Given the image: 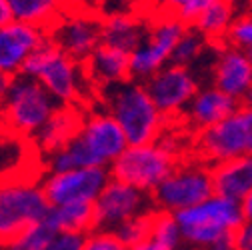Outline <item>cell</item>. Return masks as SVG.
<instances>
[{"mask_svg": "<svg viewBox=\"0 0 252 250\" xmlns=\"http://www.w3.org/2000/svg\"><path fill=\"white\" fill-rule=\"evenodd\" d=\"M98 108L118 122L130 146L154 144L166 128V116L156 108L140 82L130 80L100 90Z\"/></svg>", "mask_w": 252, "mask_h": 250, "instance_id": "1", "label": "cell"}, {"mask_svg": "<svg viewBox=\"0 0 252 250\" xmlns=\"http://www.w3.org/2000/svg\"><path fill=\"white\" fill-rule=\"evenodd\" d=\"M22 74L40 82L58 104L98 106V92L88 82L82 62L64 54L50 38L32 54Z\"/></svg>", "mask_w": 252, "mask_h": 250, "instance_id": "2", "label": "cell"}, {"mask_svg": "<svg viewBox=\"0 0 252 250\" xmlns=\"http://www.w3.org/2000/svg\"><path fill=\"white\" fill-rule=\"evenodd\" d=\"M174 218L182 240L194 250L208 248L220 238L236 232L244 222L240 202L216 194L192 208L174 212Z\"/></svg>", "mask_w": 252, "mask_h": 250, "instance_id": "3", "label": "cell"}, {"mask_svg": "<svg viewBox=\"0 0 252 250\" xmlns=\"http://www.w3.org/2000/svg\"><path fill=\"white\" fill-rule=\"evenodd\" d=\"M58 106L40 82L20 74L10 80L6 100L0 108V124L14 134L32 140Z\"/></svg>", "mask_w": 252, "mask_h": 250, "instance_id": "4", "label": "cell"}, {"mask_svg": "<svg viewBox=\"0 0 252 250\" xmlns=\"http://www.w3.org/2000/svg\"><path fill=\"white\" fill-rule=\"evenodd\" d=\"M242 154H252V106H240L222 122L192 136L194 162L212 166Z\"/></svg>", "mask_w": 252, "mask_h": 250, "instance_id": "5", "label": "cell"}, {"mask_svg": "<svg viewBox=\"0 0 252 250\" xmlns=\"http://www.w3.org/2000/svg\"><path fill=\"white\" fill-rule=\"evenodd\" d=\"M50 202L40 180H14L0 184V242L8 244L24 230L42 222Z\"/></svg>", "mask_w": 252, "mask_h": 250, "instance_id": "6", "label": "cell"}, {"mask_svg": "<svg viewBox=\"0 0 252 250\" xmlns=\"http://www.w3.org/2000/svg\"><path fill=\"white\" fill-rule=\"evenodd\" d=\"M180 160L162 144H144L126 148L110 164V178L138 190L152 192L166 176H170Z\"/></svg>", "mask_w": 252, "mask_h": 250, "instance_id": "7", "label": "cell"}, {"mask_svg": "<svg viewBox=\"0 0 252 250\" xmlns=\"http://www.w3.org/2000/svg\"><path fill=\"white\" fill-rule=\"evenodd\" d=\"M150 196L156 208H162L172 214L192 208L214 196L210 168L194 160L182 162L170 176H166L156 186Z\"/></svg>", "mask_w": 252, "mask_h": 250, "instance_id": "8", "label": "cell"}, {"mask_svg": "<svg viewBox=\"0 0 252 250\" xmlns=\"http://www.w3.org/2000/svg\"><path fill=\"white\" fill-rule=\"evenodd\" d=\"M110 182L106 168H74L64 172H44L40 184L50 206L96 202Z\"/></svg>", "mask_w": 252, "mask_h": 250, "instance_id": "9", "label": "cell"}, {"mask_svg": "<svg viewBox=\"0 0 252 250\" xmlns=\"http://www.w3.org/2000/svg\"><path fill=\"white\" fill-rule=\"evenodd\" d=\"M48 38L76 62H84L102 44V18L88 8H74L50 30Z\"/></svg>", "mask_w": 252, "mask_h": 250, "instance_id": "10", "label": "cell"}, {"mask_svg": "<svg viewBox=\"0 0 252 250\" xmlns=\"http://www.w3.org/2000/svg\"><path fill=\"white\" fill-rule=\"evenodd\" d=\"M148 34L144 42L132 52V78L146 80L158 72L172 58V52L186 32V26L172 18H154L148 20Z\"/></svg>", "mask_w": 252, "mask_h": 250, "instance_id": "11", "label": "cell"}, {"mask_svg": "<svg viewBox=\"0 0 252 250\" xmlns=\"http://www.w3.org/2000/svg\"><path fill=\"white\" fill-rule=\"evenodd\" d=\"M142 86L146 88L148 96L166 118L178 116L196 94L198 80L192 70L176 64H166L158 72L148 76Z\"/></svg>", "mask_w": 252, "mask_h": 250, "instance_id": "12", "label": "cell"}, {"mask_svg": "<svg viewBox=\"0 0 252 250\" xmlns=\"http://www.w3.org/2000/svg\"><path fill=\"white\" fill-rule=\"evenodd\" d=\"M154 208L150 192L138 190L134 186L122 184L110 178L104 190L94 202V214H96V230L112 232L120 224L130 218Z\"/></svg>", "mask_w": 252, "mask_h": 250, "instance_id": "13", "label": "cell"}, {"mask_svg": "<svg viewBox=\"0 0 252 250\" xmlns=\"http://www.w3.org/2000/svg\"><path fill=\"white\" fill-rule=\"evenodd\" d=\"M44 156L34 140L14 134L0 124V184L14 180H42Z\"/></svg>", "mask_w": 252, "mask_h": 250, "instance_id": "14", "label": "cell"}, {"mask_svg": "<svg viewBox=\"0 0 252 250\" xmlns=\"http://www.w3.org/2000/svg\"><path fill=\"white\" fill-rule=\"evenodd\" d=\"M48 42V34L24 22H8L0 28V74L20 76L32 54Z\"/></svg>", "mask_w": 252, "mask_h": 250, "instance_id": "15", "label": "cell"}, {"mask_svg": "<svg viewBox=\"0 0 252 250\" xmlns=\"http://www.w3.org/2000/svg\"><path fill=\"white\" fill-rule=\"evenodd\" d=\"M238 108H240L238 100H234L232 96L224 94L222 90L212 86V88L198 90V94L188 102V106L178 116H172V118L184 130L196 134L200 130L214 126L218 122H222L224 118L234 114Z\"/></svg>", "mask_w": 252, "mask_h": 250, "instance_id": "16", "label": "cell"}, {"mask_svg": "<svg viewBox=\"0 0 252 250\" xmlns=\"http://www.w3.org/2000/svg\"><path fill=\"white\" fill-rule=\"evenodd\" d=\"M210 80L214 88L242 102L248 90L252 88V60L246 52L232 46L216 48L210 68Z\"/></svg>", "mask_w": 252, "mask_h": 250, "instance_id": "17", "label": "cell"}, {"mask_svg": "<svg viewBox=\"0 0 252 250\" xmlns=\"http://www.w3.org/2000/svg\"><path fill=\"white\" fill-rule=\"evenodd\" d=\"M90 108L80 104H60L54 114L48 118V122L38 130V134L32 138L38 152L44 156V160L54 152L66 148L76 136L80 134L86 114Z\"/></svg>", "mask_w": 252, "mask_h": 250, "instance_id": "18", "label": "cell"}, {"mask_svg": "<svg viewBox=\"0 0 252 250\" xmlns=\"http://www.w3.org/2000/svg\"><path fill=\"white\" fill-rule=\"evenodd\" d=\"M130 62H132L130 52H124L108 44H100L82 62V66H84L86 78L92 84V88L100 92L108 86L134 80Z\"/></svg>", "mask_w": 252, "mask_h": 250, "instance_id": "19", "label": "cell"}, {"mask_svg": "<svg viewBox=\"0 0 252 250\" xmlns=\"http://www.w3.org/2000/svg\"><path fill=\"white\" fill-rule=\"evenodd\" d=\"M208 168L216 196L240 202L252 190V154L216 162Z\"/></svg>", "mask_w": 252, "mask_h": 250, "instance_id": "20", "label": "cell"}, {"mask_svg": "<svg viewBox=\"0 0 252 250\" xmlns=\"http://www.w3.org/2000/svg\"><path fill=\"white\" fill-rule=\"evenodd\" d=\"M12 20L30 24L48 34L74 8H84L78 0H8Z\"/></svg>", "mask_w": 252, "mask_h": 250, "instance_id": "21", "label": "cell"}, {"mask_svg": "<svg viewBox=\"0 0 252 250\" xmlns=\"http://www.w3.org/2000/svg\"><path fill=\"white\" fill-rule=\"evenodd\" d=\"M148 20L142 16H110L102 18V44L134 52L148 34Z\"/></svg>", "mask_w": 252, "mask_h": 250, "instance_id": "22", "label": "cell"}, {"mask_svg": "<svg viewBox=\"0 0 252 250\" xmlns=\"http://www.w3.org/2000/svg\"><path fill=\"white\" fill-rule=\"evenodd\" d=\"M44 220L52 226L54 232H70V234H90L96 230V214L94 202H78L64 206H50Z\"/></svg>", "mask_w": 252, "mask_h": 250, "instance_id": "23", "label": "cell"}, {"mask_svg": "<svg viewBox=\"0 0 252 250\" xmlns=\"http://www.w3.org/2000/svg\"><path fill=\"white\" fill-rule=\"evenodd\" d=\"M208 48H210V44L206 42V38L198 32V30L188 28L186 32L182 34V38L178 40L174 52H172L170 64L190 68V66H194L196 62L206 54Z\"/></svg>", "mask_w": 252, "mask_h": 250, "instance_id": "24", "label": "cell"}, {"mask_svg": "<svg viewBox=\"0 0 252 250\" xmlns=\"http://www.w3.org/2000/svg\"><path fill=\"white\" fill-rule=\"evenodd\" d=\"M54 234L56 232L52 230V226L46 220H42L32 228L24 230L20 236L10 240L8 244H4L2 250H42L54 238Z\"/></svg>", "mask_w": 252, "mask_h": 250, "instance_id": "25", "label": "cell"}, {"mask_svg": "<svg viewBox=\"0 0 252 250\" xmlns=\"http://www.w3.org/2000/svg\"><path fill=\"white\" fill-rule=\"evenodd\" d=\"M226 46L238 48L242 52L252 50V12L240 14L234 18L228 34H226Z\"/></svg>", "mask_w": 252, "mask_h": 250, "instance_id": "26", "label": "cell"}, {"mask_svg": "<svg viewBox=\"0 0 252 250\" xmlns=\"http://www.w3.org/2000/svg\"><path fill=\"white\" fill-rule=\"evenodd\" d=\"M82 250H128L112 232L106 230H94L86 234Z\"/></svg>", "mask_w": 252, "mask_h": 250, "instance_id": "27", "label": "cell"}, {"mask_svg": "<svg viewBox=\"0 0 252 250\" xmlns=\"http://www.w3.org/2000/svg\"><path fill=\"white\" fill-rule=\"evenodd\" d=\"M82 234H70V232H56L54 238L42 248V250H82L84 246Z\"/></svg>", "mask_w": 252, "mask_h": 250, "instance_id": "28", "label": "cell"}, {"mask_svg": "<svg viewBox=\"0 0 252 250\" xmlns=\"http://www.w3.org/2000/svg\"><path fill=\"white\" fill-rule=\"evenodd\" d=\"M236 250H252V220H244L242 226L234 232Z\"/></svg>", "mask_w": 252, "mask_h": 250, "instance_id": "29", "label": "cell"}, {"mask_svg": "<svg viewBox=\"0 0 252 250\" xmlns=\"http://www.w3.org/2000/svg\"><path fill=\"white\" fill-rule=\"evenodd\" d=\"M152 222H154V220H152ZM128 250H174V248H170L166 242H162L158 236L152 232V228H150L148 236H146L144 240H140L138 244H134L132 248H128Z\"/></svg>", "mask_w": 252, "mask_h": 250, "instance_id": "30", "label": "cell"}, {"mask_svg": "<svg viewBox=\"0 0 252 250\" xmlns=\"http://www.w3.org/2000/svg\"><path fill=\"white\" fill-rule=\"evenodd\" d=\"M12 22V12H10V4L8 0H0V28L4 24Z\"/></svg>", "mask_w": 252, "mask_h": 250, "instance_id": "31", "label": "cell"}, {"mask_svg": "<svg viewBox=\"0 0 252 250\" xmlns=\"http://www.w3.org/2000/svg\"><path fill=\"white\" fill-rule=\"evenodd\" d=\"M240 210H242L244 220H252V190L240 200Z\"/></svg>", "mask_w": 252, "mask_h": 250, "instance_id": "32", "label": "cell"}, {"mask_svg": "<svg viewBox=\"0 0 252 250\" xmlns=\"http://www.w3.org/2000/svg\"><path fill=\"white\" fill-rule=\"evenodd\" d=\"M230 2H232L234 10H236V16L252 12V0H230Z\"/></svg>", "mask_w": 252, "mask_h": 250, "instance_id": "33", "label": "cell"}, {"mask_svg": "<svg viewBox=\"0 0 252 250\" xmlns=\"http://www.w3.org/2000/svg\"><path fill=\"white\" fill-rule=\"evenodd\" d=\"M10 80H12V78L0 74V108H2V104H4V100H6L8 88H10Z\"/></svg>", "mask_w": 252, "mask_h": 250, "instance_id": "34", "label": "cell"}, {"mask_svg": "<svg viewBox=\"0 0 252 250\" xmlns=\"http://www.w3.org/2000/svg\"><path fill=\"white\" fill-rule=\"evenodd\" d=\"M78 2H80V4L84 6V8H88V6H86V0H78ZM88 10H90V8H88Z\"/></svg>", "mask_w": 252, "mask_h": 250, "instance_id": "35", "label": "cell"}, {"mask_svg": "<svg viewBox=\"0 0 252 250\" xmlns=\"http://www.w3.org/2000/svg\"><path fill=\"white\" fill-rule=\"evenodd\" d=\"M0 250H2V242H0Z\"/></svg>", "mask_w": 252, "mask_h": 250, "instance_id": "36", "label": "cell"}]
</instances>
